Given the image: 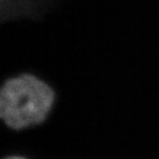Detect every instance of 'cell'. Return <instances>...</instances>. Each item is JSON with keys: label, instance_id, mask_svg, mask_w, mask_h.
Here are the masks:
<instances>
[{"label": "cell", "instance_id": "6da1fadb", "mask_svg": "<svg viewBox=\"0 0 159 159\" xmlns=\"http://www.w3.org/2000/svg\"><path fill=\"white\" fill-rule=\"evenodd\" d=\"M55 102L53 89L38 77L22 74L0 87V120L20 130L42 123Z\"/></svg>", "mask_w": 159, "mask_h": 159}, {"label": "cell", "instance_id": "7a4b0ae2", "mask_svg": "<svg viewBox=\"0 0 159 159\" xmlns=\"http://www.w3.org/2000/svg\"><path fill=\"white\" fill-rule=\"evenodd\" d=\"M54 0H0V22L41 13Z\"/></svg>", "mask_w": 159, "mask_h": 159}, {"label": "cell", "instance_id": "3957f363", "mask_svg": "<svg viewBox=\"0 0 159 159\" xmlns=\"http://www.w3.org/2000/svg\"><path fill=\"white\" fill-rule=\"evenodd\" d=\"M4 159H26V158L21 157V156H9V157H6Z\"/></svg>", "mask_w": 159, "mask_h": 159}]
</instances>
